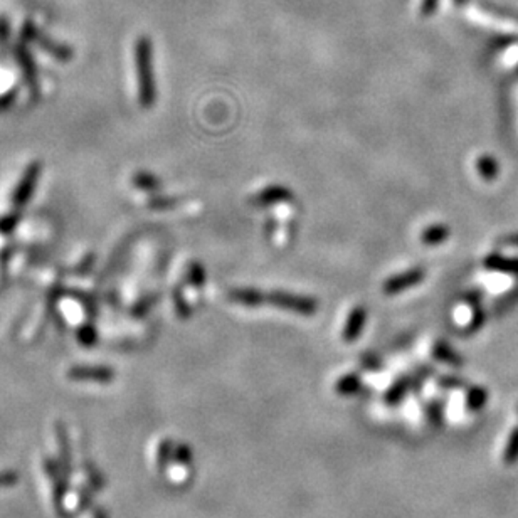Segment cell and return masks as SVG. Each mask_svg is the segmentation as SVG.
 Returning a JSON list of instances; mask_svg holds the SVG:
<instances>
[{
	"label": "cell",
	"mask_w": 518,
	"mask_h": 518,
	"mask_svg": "<svg viewBox=\"0 0 518 518\" xmlns=\"http://www.w3.org/2000/svg\"><path fill=\"white\" fill-rule=\"evenodd\" d=\"M432 353H435L436 359H440L441 362H447V364H453L456 367H459V364H461L459 357L456 355L453 348H451L450 345H446L445 342H437Z\"/></svg>",
	"instance_id": "11"
},
{
	"label": "cell",
	"mask_w": 518,
	"mask_h": 518,
	"mask_svg": "<svg viewBox=\"0 0 518 518\" xmlns=\"http://www.w3.org/2000/svg\"><path fill=\"white\" fill-rule=\"evenodd\" d=\"M135 68L138 78L140 103L143 108H150L157 98V86H155L152 42L145 36L138 37L135 42Z\"/></svg>",
	"instance_id": "1"
},
{
	"label": "cell",
	"mask_w": 518,
	"mask_h": 518,
	"mask_svg": "<svg viewBox=\"0 0 518 518\" xmlns=\"http://www.w3.org/2000/svg\"><path fill=\"white\" fill-rule=\"evenodd\" d=\"M37 178H39V165L34 163L27 168L26 173H24V177H22L21 183H19L16 194H14V204H16L17 207L26 204L32 192H34Z\"/></svg>",
	"instance_id": "4"
},
{
	"label": "cell",
	"mask_w": 518,
	"mask_h": 518,
	"mask_svg": "<svg viewBox=\"0 0 518 518\" xmlns=\"http://www.w3.org/2000/svg\"><path fill=\"white\" fill-rule=\"evenodd\" d=\"M288 199H291V192L288 191V188L275 186V187H268L263 192H259V194L254 197V202H256L258 205H273V204H278V202L288 200Z\"/></svg>",
	"instance_id": "7"
},
{
	"label": "cell",
	"mask_w": 518,
	"mask_h": 518,
	"mask_svg": "<svg viewBox=\"0 0 518 518\" xmlns=\"http://www.w3.org/2000/svg\"><path fill=\"white\" fill-rule=\"evenodd\" d=\"M436 7H437V0H422L421 14L424 17L431 16V14L436 11Z\"/></svg>",
	"instance_id": "16"
},
{
	"label": "cell",
	"mask_w": 518,
	"mask_h": 518,
	"mask_svg": "<svg viewBox=\"0 0 518 518\" xmlns=\"http://www.w3.org/2000/svg\"><path fill=\"white\" fill-rule=\"evenodd\" d=\"M424 278H426V271H424L422 268H412V270L400 273V275L390 276L389 280L384 283V293L385 295L402 293V291L414 288V286L419 285Z\"/></svg>",
	"instance_id": "3"
},
{
	"label": "cell",
	"mask_w": 518,
	"mask_h": 518,
	"mask_svg": "<svg viewBox=\"0 0 518 518\" xmlns=\"http://www.w3.org/2000/svg\"><path fill=\"white\" fill-rule=\"evenodd\" d=\"M503 463L507 466L518 463V427H513L508 436L505 451H503Z\"/></svg>",
	"instance_id": "10"
},
{
	"label": "cell",
	"mask_w": 518,
	"mask_h": 518,
	"mask_svg": "<svg viewBox=\"0 0 518 518\" xmlns=\"http://www.w3.org/2000/svg\"><path fill=\"white\" fill-rule=\"evenodd\" d=\"M411 382H407V380H400V382L394 384L392 387H390V390L387 392V397H385V400L387 402H397V400H400L404 397V394L407 392V385Z\"/></svg>",
	"instance_id": "13"
},
{
	"label": "cell",
	"mask_w": 518,
	"mask_h": 518,
	"mask_svg": "<svg viewBox=\"0 0 518 518\" xmlns=\"http://www.w3.org/2000/svg\"><path fill=\"white\" fill-rule=\"evenodd\" d=\"M360 387V377L355 375V374H348L345 377H342L340 380H338L335 389L338 394L342 395H350V394H355L357 390H359Z\"/></svg>",
	"instance_id": "12"
},
{
	"label": "cell",
	"mask_w": 518,
	"mask_h": 518,
	"mask_svg": "<svg viewBox=\"0 0 518 518\" xmlns=\"http://www.w3.org/2000/svg\"><path fill=\"white\" fill-rule=\"evenodd\" d=\"M441 385L442 387H463L464 382L463 380L456 379V377H442Z\"/></svg>",
	"instance_id": "17"
},
{
	"label": "cell",
	"mask_w": 518,
	"mask_h": 518,
	"mask_svg": "<svg viewBox=\"0 0 518 518\" xmlns=\"http://www.w3.org/2000/svg\"><path fill=\"white\" fill-rule=\"evenodd\" d=\"M367 320V312L364 306H355L348 315L345 328H343V340L345 342H355L359 338L360 332L364 330Z\"/></svg>",
	"instance_id": "5"
},
{
	"label": "cell",
	"mask_w": 518,
	"mask_h": 518,
	"mask_svg": "<svg viewBox=\"0 0 518 518\" xmlns=\"http://www.w3.org/2000/svg\"><path fill=\"white\" fill-rule=\"evenodd\" d=\"M488 402V392L487 389L483 387H471L466 394V406H468L469 411H479V409L484 407V404Z\"/></svg>",
	"instance_id": "9"
},
{
	"label": "cell",
	"mask_w": 518,
	"mask_h": 518,
	"mask_svg": "<svg viewBox=\"0 0 518 518\" xmlns=\"http://www.w3.org/2000/svg\"><path fill=\"white\" fill-rule=\"evenodd\" d=\"M229 300L244 306H259L266 303V295L256 288H234L229 291Z\"/></svg>",
	"instance_id": "6"
},
{
	"label": "cell",
	"mask_w": 518,
	"mask_h": 518,
	"mask_svg": "<svg viewBox=\"0 0 518 518\" xmlns=\"http://www.w3.org/2000/svg\"><path fill=\"white\" fill-rule=\"evenodd\" d=\"M450 238V229L442 224H432L430 228L424 229L421 234V241L427 246H436V244L445 243Z\"/></svg>",
	"instance_id": "8"
},
{
	"label": "cell",
	"mask_w": 518,
	"mask_h": 518,
	"mask_svg": "<svg viewBox=\"0 0 518 518\" xmlns=\"http://www.w3.org/2000/svg\"><path fill=\"white\" fill-rule=\"evenodd\" d=\"M266 301L278 306V308L290 310V312L303 315V317H312L318 310L317 300H313L312 296L288 293V291H273V293H268Z\"/></svg>",
	"instance_id": "2"
},
{
	"label": "cell",
	"mask_w": 518,
	"mask_h": 518,
	"mask_svg": "<svg viewBox=\"0 0 518 518\" xmlns=\"http://www.w3.org/2000/svg\"><path fill=\"white\" fill-rule=\"evenodd\" d=\"M478 167H479V172L483 173L484 178H489V177L494 176V162L492 158H488V157L482 158V160H479Z\"/></svg>",
	"instance_id": "15"
},
{
	"label": "cell",
	"mask_w": 518,
	"mask_h": 518,
	"mask_svg": "<svg viewBox=\"0 0 518 518\" xmlns=\"http://www.w3.org/2000/svg\"><path fill=\"white\" fill-rule=\"evenodd\" d=\"M188 278H191V281L194 283L195 286H202L205 281V273L202 270L200 265H192L191 271H188Z\"/></svg>",
	"instance_id": "14"
}]
</instances>
